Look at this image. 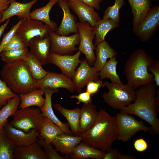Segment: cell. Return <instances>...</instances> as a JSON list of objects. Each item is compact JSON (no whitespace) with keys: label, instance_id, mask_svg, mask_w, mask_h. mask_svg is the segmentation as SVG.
I'll return each instance as SVG.
<instances>
[{"label":"cell","instance_id":"1","mask_svg":"<svg viewBox=\"0 0 159 159\" xmlns=\"http://www.w3.org/2000/svg\"><path fill=\"white\" fill-rule=\"evenodd\" d=\"M153 82L141 86L135 91L134 102L120 109L121 111L135 115L149 123L151 130L159 134V92Z\"/></svg>","mask_w":159,"mask_h":159},{"label":"cell","instance_id":"2","mask_svg":"<svg viewBox=\"0 0 159 159\" xmlns=\"http://www.w3.org/2000/svg\"><path fill=\"white\" fill-rule=\"evenodd\" d=\"M115 120V116H111L105 109L100 108L92 127L78 135L82 137V142L105 152L117 139Z\"/></svg>","mask_w":159,"mask_h":159},{"label":"cell","instance_id":"3","mask_svg":"<svg viewBox=\"0 0 159 159\" xmlns=\"http://www.w3.org/2000/svg\"><path fill=\"white\" fill-rule=\"evenodd\" d=\"M0 75L8 87L17 95L25 94L37 89V80L23 60L6 63L1 69Z\"/></svg>","mask_w":159,"mask_h":159},{"label":"cell","instance_id":"4","mask_svg":"<svg viewBox=\"0 0 159 159\" xmlns=\"http://www.w3.org/2000/svg\"><path fill=\"white\" fill-rule=\"evenodd\" d=\"M154 60L142 48L138 49L131 54L126 62L124 71L127 84L135 90L154 82V76L148 68Z\"/></svg>","mask_w":159,"mask_h":159},{"label":"cell","instance_id":"5","mask_svg":"<svg viewBox=\"0 0 159 159\" xmlns=\"http://www.w3.org/2000/svg\"><path fill=\"white\" fill-rule=\"evenodd\" d=\"M105 86L108 89L102 95L105 102L113 109L120 110L134 101L135 91L127 84H120L105 81Z\"/></svg>","mask_w":159,"mask_h":159},{"label":"cell","instance_id":"6","mask_svg":"<svg viewBox=\"0 0 159 159\" xmlns=\"http://www.w3.org/2000/svg\"><path fill=\"white\" fill-rule=\"evenodd\" d=\"M10 122L13 127L26 132L40 131L45 117L39 108L29 107L17 110Z\"/></svg>","mask_w":159,"mask_h":159},{"label":"cell","instance_id":"7","mask_svg":"<svg viewBox=\"0 0 159 159\" xmlns=\"http://www.w3.org/2000/svg\"><path fill=\"white\" fill-rule=\"evenodd\" d=\"M115 127L117 139L122 142H127L138 132L151 130L143 120H138L130 114L121 111L115 116Z\"/></svg>","mask_w":159,"mask_h":159},{"label":"cell","instance_id":"8","mask_svg":"<svg viewBox=\"0 0 159 159\" xmlns=\"http://www.w3.org/2000/svg\"><path fill=\"white\" fill-rule=\"evenodd\" d=\"M52 31L48 25L44 24L41 21L25 19H21L15 35L29 47L30 42L32 39L37 36L43 37Z\"/></svg>","mask_w":159,"mask_h":159},{"label":"cell","instance_id":"9","mask_svg":"<svg viewBox=\"0 0 159 159\" xmlns=\"http://www.w3.org/2000/svg\"><path fill=\"white\" fill-rule=\"evenodd\" d=\"M48 35L50 39V53L71 55L78 50L76 46L80 43L78 33L68 36L59 35L52 31Z\"/></svg>","mask_w":159,"mask_h":159},{"label":"cell","instance_id":"10","mask_svg":"<svg viewBox=\"0 0 159 159\" xmlns=\"http://www.w3.org/2000/svg\"><path fill=\"white\" fill-rule=\"evenodd\" d=\"M77 26L80 38L78 49L85 55L89 65L93 66L95 60L94 50L96 48L93 42L95 39L93 28L88 24L80 22H77Z\"/></svg>","mask_w":159,"mask_h":159},{"label":"cell","instance_id":"11","mask_svg":"<svg viewBox=\"0 0 159 159\" xmlns=\"http://www.w3.org/2000/svg\"><path fill=\"white\" fill-rule=\"evenodd\" d=\"M159 26V6L151 8L145 18L133 27V32L142 42L149 40Z\"/></svg>","mask_w":159,"mask_h":159},{"label":"cell","instance_id":"12","mask_svg":"<svg viewBox=\"0 0 159 159\" xmlns=\"http://www.w3.org/2000/svg\"><path fill=\"white\" fill-rule=\"evenodd\" d=\"M36 87L42 89L49 88L58 89L65 88L72 93L76 90L72 79L62 73L59 74L50 72L41 79L36 80Z\"/></svg>","mask_w":159,"mask_h":159},{"label":"cell","instance_id":"13","mask_svg":"<svg viewBox=\"0 0 159 159\" xmlns=\"http://www.w3.org/2000/svg\"><path fill=\"white\" fill-rule=\"evenodd\" d=\"M82 53L78 51L74 55H62L50 53L48 63L53 64L58 67L62 73L68 77L72 78L81 60L79 57Z\"/></svg>","mask_w":159,"mask_h":159},{"label":"cell","instance_id":"14","mask_svg":"<svg viewBox=\"0 0 159 159\" xmlns=\"http://www.w3.org/2000/svg\"><path fill=\"white\" fill-rule=\"evenodd\" d=\"M99 79V72L89 65L86 58L81 60L72 78L76 90L79 93L82 92L89 82Z\"/></svg>","mask_w":159,"mask_h":159},{"label":"cell","instance_id":"15","mask_svg":"<svg viewBox=\"0 0 159 159\" xmlns=\"http://www.w3.org/2000/svg\"><path fill=\"white\" fill-rule=\"evenodd\" d=\"M3 128L16 147L28 146L37 141L39 132L32 129L26 132L13 127L7 120Z\"/></svg>","mask_w":159,"mask_h":159},{"label":"cell","instance_id":"16","mask_svg":"<svg viewBox=\"0 0 159 159\" xmlns=\"http://www.w3.org/2000/svg\"><path fill=\"white\" fill-rule=\"evenodd\" d=\"M68 2L70 8L77 15L80 22L88 24L94 27L101 19L94 8L82 0H70Z\"/></svg>","mask_w":159,"mask_h":159},{"label":"cell","instance_id":"17","mask_svg":"<svg viewBox=\"0 0 159 159\" xmlns=\"http://www.w3.org/2000/svg\"><path fill=\"white\" fill-rule=\"evenodd\" d=\"M57 3L62 10L63 16L59 26L54 32L58 35L63 36H68L71 33H78L76 18L70 12L68 1L58 0Z\"/></svg>","mask_w":159,"mask_h":159},{"label":"cell","instance_id":"18","mask_svg":"<svg viewBox=\"0 0 159 159\" xmlns=\"http://www.w3.org/2000/svg\"><path fill=\"white\" fill-rule=\"evenodd\" d=\"M50 47V39L48 35L43 37L37 36L30 40L29 51L42 66L48 64Z\"/></svg>","mask_w":159,"mask_h":159},{"label":"cell","instance_id":"19","mask_svg":"<svg viewBox=\"0 0 159 159\" xmlns=\"http://www.w3.org/2000/svg\"><path fill=\"white\" fill-rule=\"evenodd\" d=\"M42 89L45 95V100L43 105L40 109L43 115L45 117L50 120L58 126L64 133L73 135V134L70 130L68 124L61 122L55 114L53 110L52 96L54 93L59 91L58 89L49 88Z\"/></svg>","mask_w":159,"mask_h":159},{"label":"cell","instance_id":"20","mask_svg":"<svg viewBox=\"0 0 159 159\" xmlns=\"http://www.w3.org/2000/svg\"><path fill=\"white\" fill-rule=\"evenodd\" d=\"M38 0L32 1L26 3H21L10 0V5L5 10L2 12L1 22L12 16H17L20 20L30 19V9Z\"/></svg>","mask_w":159,"mask_h":159},{"label":"cell","instance_id":"21","mask_svg":"<svg viewBox=\"0 0 159 159\" xmlns=\"http://www.w3.org/2000/svg\"><path fill=\"white\" fill-rule=\"evenodd\" d=\"M82 140L80 136H73L63 133L58 136L51 143L54 146L56 152L59 151L65 155L64 157L66 159L71 154L75 147Z\"/></svg>","mask_w":159,"mask_h":159},{"label":"cell","instance_id":"22","mask_svg":"<svg viewBox=\"0 0 159 159\" xmlns=\"http://www.w3.org/2000/svg\"><path fill=\"white\" fill-rule=\"evenodd\" d=\"M13 159H48L43 149L37 141L26 146L16 147Z\"/></svg>","mask_w":159,"mask_h":159},{"label":"cell","instance_id":"23","mask_svg":"<svg viewBox=\"0 0 159 159\" xmlns=\"http://www.w3.org/2000/svg\"><path fill=\"white\" fill-rule=\"evenodd\" d=\"M98 113L92 102L83 104L80 110L79 134L85 132L92 127L97 119Z\"/></svg>","mask_w":159,"mask_h":159},{"label":"cell","instance_id":"24","mask_svg":"<svg viewBox=\"0 0 159 159\" xmlns=\"http://www.w3.org/2000/svg\"><path fill=\"white\" fill-rule=\"evenodd\" d=\"M95 60L93 67L98 72L102 69L108 58L116 57V51L105 40L96 46L95 53Z\"/></svg>","mask_w":159,"mask_h":159},{"label":"cell","instance_id":"25","mask_svg":"<svg viewBox=\"0 0 159 159\" xmlns=\"http://www.w3.org/2000/svg\"><path fill=\"white\" fill-rule=\"evenodd\" d=\"M54 107L66 119L73 134L74 135H79L80 109L77 107L73 110H69L58 103L54 104Z\"/></svg>","mask_w":159,"mask_h":159},{"label":"cell","instance_id":"26","mask_svg":"<svg viewBox=\"0 0 159 159\" xmlns=\"http://www.w3.org/2000/svg\"><path fill=\"white\" fill-rule=\"evenodd\" d=\"M105 153V152L81 142L75 147L68 158L74 159H103Z\"/></svg>","mask_w":159,"mask_h":159},{"label":"cell","instance_id":"27","mask_svg":"<svg viewBox=\"0 0 159 159\" xmlns=\"http://www.w3.org/2000/svg\"><path fill=\"white\" fill-rule=\"evenodd\" d=\"M133 16L132 26L139 24L146 17L151 9L150 0H128Z\"/></svg>","mask_w":159,"mask_h":159},{"label":"cell","instance_id":"28","mask_svg":"<svg viewBox=\"0 0 159 159\" xmlns=\"http://www.w3.org/2000/svg\"><path fill=\"white\" fill-rule=\"evenodd\" d=\"M58 1L50 0L44 6L33 10L30 12V19L42 22L48 25L54 32L57 28V24L56 23L51 20L49 14L51 9L57 3Z\"/></svg>","mask_w":159,"mask_h":159},{"label":"cell","instance_id":"29","mask_svg":"<svg viewBox=\"0 0 159 159\" xmlns=\"http://www.w3.org/2000/svg\"><path fill=\"white\" fill-rule=\"evenodd\" d=\"M44 94L42 89L37 88L27 93L19 95L20 102L19 107L22 109L33 106L41 107L45 100L43 97Z\"/></svg>","mask_w":159,"mask_h":159},{"label":"cell","instance_id":"30","mask_svg":"<svg viewBox=\"0 0 159 159\" xmlns=\"http://www.w3.org/2000/svg\"><path fill=\"white\" fill-rule=\"evenodd\" d=\"M119 26V24L110 19H101L93 27L95 35V45L97 46L105 41V37L107 33L118 27Z\"/></svg>","mask_w":159,"mask_h":159},{"label":"cell","instance_id":"31","mask_svg":"<svg viewBox=\"0 0 159 159\" xmlns=\"http://www.w3.org/2000/svg\"><path fill=\"white\" fill-rule=\"evenodd\" d=\"M63 133L52 121L45 117L39 134L46 142L51 143L58 136Z\"/></svg>","mask_w":159,"mask_h":159},{"label":"cell","instance_id":"32","mask_svg":"<svg viewBox=\"0 0 159 159\" xmlns=\"http://www.w3.org/2000/svg\"><path fill=\"white\" fill-rule=\"evenodd\" d=\"M117 64L116 57L110 58L107 61L102 70L99 72L100 79L102 80L109 78L112 82L123 84L117 73Z\"/></svg>","mask_w":159,"mask_h":159},{"label":"cell","instance_id":"33","mask_svg":"<svg viewBox=\"0 0 159 159\" xmlns=\"http://www.w3.org/2000/svg\"><path fill=\"white\" fill-rule=\"evenodd\" d=\"M16 147L2 128L0 130V159H13Z\"/></svg>","mask_w":159,"mask_h":159},{"label":"cell","instance_id":"34","mask_svg":"<svg viewBox=\"0 0 159 159\" xmlns=\"http://www.w3.org/2000/svg\"><path fill=\"white\" fill-rule=\"evenodd\" d=\"M20 102L19 95L9 100L6 104L0 110V130L2 128L8 118L13 116L18 110Z\"/></svg>","mask_w":159,"mask_h":159},{"label":"cell","instance_id":"35","mask_svg":"<svg viewBox=\"0 0 159 159\" xmlns=\"http://www.w3.org/2000/svg\"><path fill=\"white\" fill-rule=\"evenodd\" d=\"M28 66L33 77L36 80L42 79L47 72L44 70L35 57L29 51L23 59Z\"/></svg>","mask_w":159,"mask_h":159},{"label":"cell","instance_id":"36","mask_svg":"<svg viewBox=\"0 0 159 159\" xmlns=\"http://www.w3.org/2000/svg\"><path fill=\"white\" fill-rule=\"evenodd\" d=\"M29 51V48L24 49H11L3 51L0 57L2 61L5 63H9L22 60Z\"/></svg>","mask_w":159,"mask_h":159},{"label":"cell","instance_id":"37","mask_svg":"<svg viewBox=\"0 0 159 159\" xmlns=\"http://www.w3.org/2000/svg\"><path fill=\"white\" fill-rule=\"evenodd\" d=\"M125 0H115L113 5L109 6L105 11L103 19H110L119 24L120 11L125 4Z\"/></svg>","mask_w":159,"mask_h":159},{"label":"cell","instance_id":"38","mask_svg":"<svg viewBox=\"0 0 159 159\" xmlns=\"http://www.w3.org/2000/svg\"><path fill=\"white\" fill-rule=\"evenodd\" d=\"M17 94L13 92L5 82L0 78V106L4 105L8 100Z\"/></svg>","mask_w":159,"mask_h":159},{"label":"cell","instance_id":"39","mask_svg":"<svg viewBox=\"0 0 159 159\" xmlns=\"http://www.w3.org/2000/svg\"><path fill=\"white\" fill-rule=\"evenodd\" d=\"M39 140L37 142L44 150L48 159H64V157L61 156L58 154L53 148L51 143H47L40 135L39 136Z\"/></svg>","mask_w":159,"mask_h":159},{"label":"cell","instance_id":"40","mask_svg":"<svg viewBox=\"0 0 159 159\" xmlns=\"http://www.w3.org/2000/svg\"><path fill=\"white\" fill-rule=\"evenodd\" d=\"M103 159H136L134 155L129 154H122L120 153L118 148H110L105 152Z\"/></svg>","mask_w":159,"mask_h":159},{"label":"cell","instance_id":"41","mask_svg":"<svg viewBox=\"0 0 159 159\" xmlns=\"http://www.w3.org/2000/svg\"><path fill=\"white\" fill-rule=\"evenodd\" d=\"M28 48L19 37L15 35L5 46L3 51L11 49H24Z\"/></svg>","mask_w":159,"mask_h":159},{"label":"cell","instance_id":"42","mask_svg":"<svg viewBox=\"0 0 159 159\" xmlns=\"http://www.w3.org/2000/svg\"><path fill=\"white\" fill-rule=\"evenodd\" d=\"M21 19L13 26L10 30L4 34L0 44V54L6 45L15 35L17 29L21 23Z\"/></svg>","mask_w":159,"mask_h":159},{"label":"cell","instance_id":"43","mask_svg":"<svg viewBox=\"0 0 159 159\" xmlns=\"http://www.w3.org/2000/svg\"><path fill=\"white\" fill-rule=\"evenodd\" d=\"M86 86V91L90 94L92 97L97 94L100 88L105 86L104 83L100 79L91 81Z\"/></svg>","mask_w":159,"mask_h":159},{"label":"cell","instance_id":"44","mask_svg":"<svg viewBox=\"0 0 159 159\" xmlns=\"http://www.w3.org/2000/svg\"><path fill=\"white\" fill-rule=\"evenodd\" d=\"M148 71L151 72L154 76V81L156 86H159V61L154 60L148 68Z\"/></svg>","mask_w":159,"mask_h":159},{"label":"cell","instance_id":"45","mask_svg":"<svg viewBox=\"0 0 159 159\" xmlns=\"http://www.w3.org/2000/svg\"><path fill=\"white\" fill-rule=\"evenodd\" d=\"M92 96L89 92L86 91L81 92L77 95H73L70 97L71 98H75L78 100L77 102V104L82 102L84 104H88L92 102Z\"/></svg>","mask_w":159,"mask_h":159},{"label":"cell","instance_id":"46","mask_svg":"<svg viewBox=\"0 0 159 159\" xmlns=\"http://www.w3.org/2000/svg\"><path fill=\"white\" fill-rule=\"evenodd\" d=\"M133 146L135 149L138 152H143L146 150L148 147L147 142L143 138H140L135 140Z\"/></svg>","mask_w":159,"mask_h":159},{"label":"cell","instance_id":"47","mask_svg":"<svg viewBox=\"0 0 159 159\" xmlns=\"http://www.w3.org/2000/svg\"><path fill=\"white\" fill-rule=\"evenodd\" d=\"M84 3L97 10L100 9V4L103 0H82Z\"/></svg>","mask_w":159,"mask_h":159},{"label":"cell","instance_id":"48","mask_svg":"<svg viewBox=\"0 0 159 159\" xmlns=\"http://www.w3.org/2000/svg\"><path fill=\"white\" fill-rule=\"evenodd\" d=\"M10 3V0H0V12L6 10Z\"/></svg>","mask_w":159,"mask_h":159},{"label":"cell","instance_id":"49","mask_svg":"<svg viewBox=\"0 0 159 159\" xmlns=\"http://www.w3.org/2000/svg\"><path fill=\"white\" fill-rule=\"evenodd\" d=\"M9 19L6 20V22L0 26V38L4 33L6 28L9 24Z\"/></svg>","mask_w":159,"mask_h":159},{"label":"cell","instance_id":"50","mask_svg":"<svg viewBox=\"0 0 159 159\" xmlns=\"http://www.w3.org/2000/svg\"><path fill=\"white\" fill-rule=\"evenodd\" d=\"M2 16V12H0V24L1 23V20Z\"/></svg>","mask_w":159,"mask_h":159},{"label":"cell","instance_id":"51","mask_svg":"<svg viewBox=\"0 0 159 159\" xmlns=\"http://www.w3.org/2000/svg\"><path fill=\"white\" fill-rule=\"evenodd\" d=\"M11 1H15V0H10ZM49 0V1L50 0Z\"/></svg>","mask_w":159,"mask_h":159},{"label":"cell","instance_id":"52","mask_svg":"<svg viewBox=\"0 0 159 159\" xmlns=\"http://www.w3.org/2000/svg\"><path fill=\"white\" fill-rule=\"evenodd\" d=\"M67 0V1H69L70 0Z\"/></svg>","mask_w":159,"mask_h":159},{"label":"cell","instance_id":"53","mask_svg":"<svg viewBox=\"0 0 159 159\" xmlns=\"http://www.w3.org/2000/svg\"><path fill=\"white\" fill-rule=\"evenodd\" d=\"M154 1H156V0H154Z\"/></svg>","mask_w":159,"mask_h":159},{"label":"cell","instance_id":"54","mask_svg":"<svg viewBox=\"0 0 159 159\" xmlns=\"http://www.w3.org/2000/svg\"><path fill=\"white\" fill-rule=\"evenodd\" d=\"M1 106H0V107H1Z\"/></svg>","mask_w":159,"mask_h":159},{"label":"cell","instance_id":"55","mask_svg":"<svg viewBox=\"0 0 159 159\" xmlns=\"http://www.w3.org/2000/svg\"><path fill=\"white\" fill-rule=\"evenodd\" d=\"M126 0L127 1L128 0Z\"/></svg>","mask_w":159,"mask_h":159}]
</instances>
